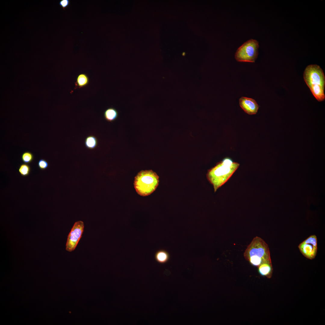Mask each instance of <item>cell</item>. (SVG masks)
Returning <instances> with one entry per match:
<instances>
[{
  "mask_svg": "<svg viewBox=\"0 0 325 325\" xmlns=\"http://www.w3.org/2000/svg\"><path fill=\"white\" fill-rule=\"evenodd\" d=\"M239 165L226 157L208 171L207 178L213 185L215 192L229 180Z\"/></svg>",
  "mask_w": 325,
  "mask_h": 325,
  "instance_id": "obj_1",
  "label": "cell"
},
{
  "mask_svg": "<svg viewBox=\"0 0 325 325\" xmlns=\"http://www.w3.org/2000/svg\"><path fill=\"white\" fill-rule=\"evenodd\" d=\"M244 257L251 265L256 267L265 262H271L268 245L257 236L253 239L247 247Z\"/></svg>",
  "mask_w": 325,
  "mask_h": 325,
  "instance_id": "obj_2",
  "label": "cell"
},
{
  "mask_svg": "<svg viewBox=\"0 0 325 325\" xmlns=\"http://www.w3.org/2000/svg\"><path fill=\"white\" fill-rule=\"evenodd\" d=\"M159 183V177L151 170H142L135 178L134 186L137 193L142 196H148L156 189Z\"/></svg>",
  "mask_w": 325,
  "mask_h": 325,
  "instance_id": "obj_3",
  "label": "cell"
},
{
  "mask_svg": "<svg viewBox=\"0 0 325 325\" xmlns=\"http://www.w3.org/2000/svg\"><path fill=\"white\" fill-rule=\"evenodd\" d=\"M259 47L257 40L251 39L247 41L237 49L235 59L240 62H255L258 55Z\"/></svg>",
  "mask_w": 325,
  "mask_h": 325,
  "instance_id": "obj_4",
  "label": "cell"
},
{
  "mask_svg": "<svg viewBox=\"0 0 325 325\" xmlns=\"http://www.w3.org/2000/svg\"><path fill=\"white\" fill-rule=\"evenodd\" d=\"M303 78L309 88L318 85L325 87V78L323 72L317 65L311 64L307 66L304 72Z\"/></svg>",
  "mask_w": 325,
  "mask_h": 325,
  "instance_id": "obj_5",
  "label": "cell"
},
{
  "mask_svg": "<svg viewBox=\"0 0 325 325\" xmlns=\"http://www.w3.org/2000/svg\"><path fill=\"white\" fill-rule=\"evenodd\" d=\"M84 224L81 221L74 223L68 234L66 244V250L69 252L74 250L82 237L84 231Z\"/></svg>",
  "mask_w": 325,
  "mask_h": 325,
  "instance_id": "obj_6",
  "label": "cell"
},
{
  "mask_svg": "<svg viewBox=\"0 0 325 325\" xmlns=\"http://www.w3.org/2000/svg\"><path fill=\"white\" fill-rule=\"evenodd\" d=\"M299 249L302 254L310 259H314L317 252V239L315 235H311L300 243Z\"/></svg>",
  "mask_w": 325,
  "mask_h": 325,
  "instance_id": "obj_7",
  "label": "cell"
},
{
  "mask_svg": "<svg viewBox=\"0 0 325 325\" xmlns=\"http://www.w3.org/2000/svg\"><path fill=\"white\" fill-rule=\"evenodd\" d=\"M240 105L246 113L249 115L256 114L259 108V106L255 100L242 97L239 100Z\"/></svg>",
  "mask_w": 325,
  "mask_h": 325,
  "instance_id": "obj_8",
  "label": "cell"
},
{
  "mask_svg": "<svg viewBox=\"0 0 325 325\" xmlns=\"http://www.w3.org/2000/svg\"><path fill=\"white\" fill-rule=\"evenodd\" d=\"M258 267V272L261 275L268 278L271 277L273 271L271 262L263 263Z\"/></svg>",
  "mask_w": 325,
  "mask_h": 325,
  "instance_id": "obj_9",
  "label": "cell"
},
{
  "mask_svg": "<svg viewBox=\"0 0 325 325\" xmlns=\"http://www.w3.org/2000/svg\"><path fill=\"white\" fill-rule=\"evenodd\" d=\"M309 88L314 96L318 101H324L325 98L324 87L318 85L311 86Z\"/></svg>",
  "mask_w": 325,
  "mask_h": 325,
  "instance_id": "obj_10",
  "label": "cell"
},
{
  "mask_svg": "<svg viewBox=\"0 0 325 325\" xmlns=\"http://www.w3.org/2000/svg\"><path fill=\"white\" fill-rule=\"evenodd\" d=\"M89 79L88 76L85 73L79 74L77 77L75 82L74 89L81 88L86 86L89 83Z\"/></svg>",
  "mask_w": 325,
  "mask_h": 325,
  "instance_id": "obj_11",
  "label": "cell"
},
{
  "mask_svg": "<svg viewBox=\"0 0 325 325\" xmlns=\"http://www.w3.org/2000/svg\"><path fill=\"white\" fill-rule=\"evenodd\" d=\"M118 116V113L115 108L110 107L107 109L104 112V116L107 121L112 122L116 120Z\"/></svg>",
  "mask_w": 325,
  "mask_h": 325,
  "instance_id": "obj_12",
  "label": "cell"
},
{
  "mask_svg": "<svg viewBox=\"0 0 325 325\" xmlns=\"http://www.w3.org/2000/svg\"><path fill=\"white\" fill-rule=\"evenodd\" d=\"M85 144L87 148L90 149H94L97 147L98 144L97 139L93 135H90L86 138Z\"/></svg>",
  "mask_w": 325,
  "mask_h": 325,
  "instance_id": "obj_13",
  "label": "cell"
},
{
  "mask_svg": "<svg viewBox=\"0 0 325 325\" xmlns=\"http://www.w3.org/2000/svg\"><path fill=\"white\" fill-rule=\"evenodd\" d=\"M156 261L161 263H163L166 262L169 258L168 254L164 251H160L158 252L156 254L155 256Z\"/></svg>",
  "mask_w": 325,
  "mask_h": 325,
  "instance_id": "obj_14",
  "label": "cell"
},
{
  "mask_svg": "<svg viewBox=\"0 0 325 325\" xmlns=\"http://www.w3.org/2000/svg\"><path fill=\"white\" fill-rule=\"evenodd\" d=\"M31 171L29 165L26 163L21 164L20 166L18 171L21 175L25 177L29 175Z\"/></svg>",
  "mask_w": 325,
  "mask_h": 325,
  "instance_id": "obj_15",
  "label": "cell"
},
{
  "mask_svg": "<svg viewBox=\"0 0 325 325\" xmlns=\"http://www.w3.org/2000/svg\"><path fill=\"white\" fill-rule=\"evenodd\" d=\"M33 159V154L29 152H25L21 156L22 160L25 163L28 164L31 162Z\"/></svg>",
  "mask_w": 325,
  "mask_h": 325,
  "instance_id": "obj_16",
  "label": "cell"
},
{
  "mask_svg": "<svg viewBox=\"0 0 325 325\" xmlns=\"http://www.w3.org/2000/svg\"><path fill=\"white\" fill-rule=\"evenodd\" d=\"M38 166L39 168L42 170H45L48 166L49 164L45 160L43 159H40L38 162Z\"/></svg>",
  "mask_w": 325,
  "mask_h": 325,
  "instance_id": "obj_17",
  "label": "cell"
},
{
  "mask_svg": "<svg viewBox=\"0 0 325 325\" xmlns=\"http://www.w3.org/2000/svg\"><path fill=\"white\" fill-rule=\"evenodd\" d=\"M70 4L69 0H61L59 2V5L63 9L65 10L68 7Z\"/></svg>",
  "mask_w": 325,
  "mask_h": 325,
  "instance_id": "obj_18",
  "label": "cell"
}]
</instances>
